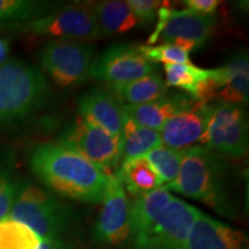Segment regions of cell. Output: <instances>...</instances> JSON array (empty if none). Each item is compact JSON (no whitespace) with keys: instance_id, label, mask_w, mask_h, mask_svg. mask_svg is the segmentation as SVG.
Masks as SVG:
<instances>
[{"instance_id":"cell-1","label":"cell","mask_w":249,"mask_h":249,"mask_svg":"<svg viewBox=\"0 0 249 249\" xmlns=\"http://www.w3.org/2000/svg\"><path fill=\"white\" fill-rule=\"evenodd\" d=\"M29 163L36 178L52 192L86 203H102L111 173L76 152L58 143H43L31 151Z\"/></svg>"},{"instance_id":"cell-2","label":"cell","mask_w":249,"mask_h":249,"mask_svg":"<svg viewBox=\"0 0 249 249\" xmlns=\"http://www.w3.org/2000/svg\"><path fill=\"white\" fill-rule=\"evenodd\" d=\"M48 80L38 67L21 60L0 65V126L26 120L44 105Z\"/></svg>"},{"instance_id":"cell-3","label":"cell","mask_w":249,"mask_h":249,"mask_svg":"<svg viewBox=\"0 0 249 249\" xmlns=\"http://www.w3.org/2000/svg\"><path fill=\"white\" fill-rule=\"evenodd\" d=\"M225 181V160L207 147L195 145L185 149L176 180L163 187L220 211L226 207Z\"/></svg>"},{"instance_id":"cell-4","label":"cell","mask_w":249,"mask_h":249,"mask_svg":"<svg viewBox=\"0 0 249 249\" xmlns=\"http://www.w3.org/2000/svg\"><path fill=\"white\" fill-rule=\"evenodd\" d=\"M9 217L26 224L42 239L68 246L76 219L68 205L33 183H20Z\"/></svg>"},{"instance_id":"cell-5","label":"cell","mask_w":249,"mask_h":249,"mask_svg":"<svg viewBox=\"0 0 249 249\" xmlns=\"http://www.w3.org/2000/svg\"><path fill=\"white\" fill-rule=\"evenodd\" d=\"M0 30L82 43L101 37L91 2L58 5L44 17L26 22L4 24L0 26Z\"/></svg>"},{"instance_id":"cell-6","label":"cell","mask_w":249,"mask_h":249,"mask_svg":"<svg viewBox=\"0 0 249 249\" xmlns=\"http://www.w3.org/2000/svg\"><path fill=\"white\" fill-rule=\"evenodd\" d=\"M58 144L112 173L123 160V138L79 117L62 132Z\"/></svg>"},{"instance_id":"cell-7","label":"cell","mask_w":249,"mask_h":249,"mask_svg":"<svg viewBox=\"0 0 249 249\" xmlns=\"http://www.w3.org/2000/svg\"><path fill=\"white\" fill-rule=\"evenodd\" d=\"M39 62L59 87H71L89 77L95 48L74 40H51L40 49Z\"/></svg>"},{"instance_id":"cell-8","label":"cell","mask_w":249,"mask_h":249,"mask_svg":"<svg viewBox=\"0 0 249 249\" xmlns=\"http://www.w3.org/2000/svg\"><path fill=\"white\" fill-rule=\"evenodd\" d=\"M203 143L208 149L233 160L248 152V120L241 105L218 103L213 105Z\"/></svg>"},{"instance_id":"cell-9","label":"cell","mask_w":249,"mask_h":249,"mask_svg":"<svg viewBox=\"0 0 249 249\" xmlns=\"http://www.w3.org/2000/svg\"><path fill=\"white\" fill-rule=\"evenodd\" d=\"M129 234L130 201L123 183L113 172L108 178L102 208L93 226V240L102 246L119 247L128 242Z\"/></svg>"},{"instance_id":"cell-10","label":"cell","mask_w":249,"mask_h":249,"mask_svg":"<svg viewBox=\"0 0 249 249\" xmlns=\"http://www.w3.org/2000/svg\"><path fill=\"white\" fill-rule=\"evenodd\" d=\"M200 210L180 198L173 197L154 226L141 241L130 249H187L192 226Z\"/></svg>"},{"instance_id":"cell-11","label":"cell","mask_w":249,"mask_h":249,"mask_svg":"<svg viewBox=\"0 0 249 249\" xmlns=\"http://www.w3.org/2000/svg\"><path fill=\"white\" fill-rule=\"evenodd\" d=\"M155 68L143 54L141 45L121 43L93 59L89 77L110 83L128 82L154 73Z\"/></svg>"},{"instance_id":"cell-12","label":"cell","mask_w":249,"mask_h":249,"mask_svg":"<svg viewBox=\"0 0 249 249\" xmlns=\"http://www.w3.org/2000/svg\"><path fill=\"white\" fill-rule=\"evenodd\" d=\"M216 24L214 14H200L189 9H170L157 36V42L163 40V43H171L191 52L208 42Z\"/></svg>"},{"instance_id":"cell-13","label":"cell","mask_w":249,"mask_h":249,"mask_svg":"<svg viewBox=\"0 0 249 249\" xmlns=\"http://www.w3.org/2000/svg\"><path fill=\"white\" fill-rule=\"evenodd\" d=\"M213 105L193 101L165 121L160 129L161 144L185 150L196 142L203 143Z\"/></svg>"},{"instance_id":"cell-14","label":"cell","mask_w":249,"mask_h":249,"mask_svg":"<svg viewBox=\"0 0 249 249\" xmlns=\"http://www.w3.org/2000/svg\"><path fill=\"white\" fill-rule=\"evenodd\" d=\"M209 71L207 80V95L209 102L245 105L249 101V60L247 52L233 55L225 65Z\"/></svg>"},{"instance_id":"cell-15","label":"cell","mask_w":249,"mask_h":249,"mask_svg":"<svg viewBox=\"0 0 249 249\" xmlns=\"http://www.w3.org/2000/svg\"><path fill=\"white\" fill-rule=\"evenodd\" d=\"M80 117L114 136L123 138L124 105L107 87H95L77 99Z\"/></svg>"},{"instance_id":"cell-16","label":"cell","mask_w":249,"mask_h":249,"mask_svg":"<svg viewBox=\"0 0 249 249\" xmlns=\"http://www.w3.org/2000/svg\"><path fill=\"white\" fill-rule=\"evenodd\" d=\"M187 249H248L246 234L200 211L193 224Z\"/></svg>"},{"instance_id":"cell-17","label":"cell","mask_w":249,"mask_h":249,"mask_svg":"<svg viewBox=\"0 0 249 249\" xmlns=\"http://www.w3.org/2000/svg\"><path fill=\"white\" fill-rule=\"evenodd\" d=\"M173 196L163 186L130 202L129 246L141 241L170 203Z\"/></svg>"},{"instance_id":"cell-18","label":"cell","mask_w":249,"mask_h":249,"mask_svg":"<svg viewBox=\"0 0 249 249\" xmlns=\"http://www.w3.org/2000/svg\"><path fill=\"white\" fill-rule=\"evenodd\" d=\"M192 102L189 96L176 95L167 96L156 99L150 103L141 105H124V118L145 128L155 129L160 132L165 121L174 116L177 112L182 110Z\"/></svg>"},{"instance_id":"cell-19","label":"cell","mask_w":249,"mask_h":249,"mask_svg":"<svg viewBox=\"0 0 249 249\" xmlns=\"http://www.w3.org/2000/svg\"><path fill=\"white\" fill-rule=\"evenodd\" d=\"M107 88L124 107L150 103L167 92L166 83L157 71L128 82L108 83Z\"/></svg>"},{"instance_id":"cell-20","label":"cell","mask_w":249,"mask_h":249,"mask_svg":"<svg viewBox=\"0 0 249 249\" xmlns=\"http://www.w3.org/2000/svg\"><path fill=\"white\" fill-rule=\"evenodd\" d=\"M101 36L120 35L138 26V20L127 1L107 0L91 2Z\"/></svg>"},{"instance_id":"cell-21","label":"cell","mask_w":249,"mask_h":249,"mask_svg":"<svg viewBox=\"0 0 249 249\" xmlns=\"http://www.w3.org/2000/svg\"><path fill=\"white\" fill-rule=\"evenodd\" d=\"M114 174L123 183L124 191L135 197L160 187L157 174L143 157L121 161L120 169Z\"/></svg>"},{"instance_id":"cell-22","label":"cell","mask_w":249,"mask_h":249,"mask_svg":"<svg viewBox=\"0 0 249 249\" xmlns=\"http://www.w3.org/2000/svg\"><path fill=\"white\" fill-rule=\"evenodd\" d=\"M158 130L141 127L132 120L124 119L123 127V160L141 158L149 151L160 145Z\"/></svg>"},{"instance_id":"cell-23","label":"cell","mask_w":249,"mask_h":249,"mask_svg":"<svg viewBox=\"0 0 249 249\" xmlns=\"http://www.w3.org/2000/svg\"><path fill=\"white\" fill-rule=\"evenodd\" d=\"M57 6L55 2L38 0H0V26L36 20Z\"/></svg>"},{"instance_id":"cell-24","label":"cell","mask_w":249,"mask_h":249,"mask_svg":"<svg viewBox=\"0 0 249 249\" xmlns=\"http://www.w3.org/2000/svg\"><path fill=\"white\" fill-rule=\"evenodd\" d=\"M166 87L180 88L188 93L193 101L197 97L209 71L193 65H164Z\"/></svg>"},{"instance_id":"cell-25","label":"cell","mask_w":249,"mask_h":249,"mask_svg":"<svg viewBox=\"0 0 249 249\" xmlns=\"http://www.w3.org/2000/svg\"><path fill=\"white\" fill-rule=\"evenodd\" d=\"M42 238L26 224L7 217L0 219V249H39Z\"/></svg>"},{"instance_id":"cell-26","label":"cell","mask_w":249,"mask_h":249,"mask_svg":"<svg viewBox=\"0 0 249 249\" xmlns=\"http://www.w3.org/2000/svg\"><path fill=\"white\" fill-rule=\"evenodd\" d=\"M183 151L185 150H177L160 144L144 156V160L157 174L160 186H166L176 180L181 165Z\"/></svg>"},{"instance_id":"cell-27","label":"cell","mask_w":249,"mask_h":249,"mask_svg":"<svg viewBox=\"0 0 249 249\" xmlns=\"http://www.w3.org/2000/svg\"><path fill=\"white\" fill-rule=\"evenodd\" d=\"M143 54L149 61L164 62V65H192L189 52L171 43H163L158 46L141 45Z\"/></svg>"},{"instance_id":"cell-28","label":"cell","mask_w":249,"mask_h":249,"mask_svg":"<svg viewBox=\"0 0 249 249\" xmlns=\"http://www.w3.org/2000/svg\"><path fill=\"white\" fill-rule=\"evenodd\" d=\"M20 182L14 178L12 171L0 165V219L9 217Z\"/></svg>"},{"instance_id":"cell-29","label":"cell","mask_w":249,"mask_h":249,"mask_svg":"<svg viewBox=\"0 0 249 249\" xmlns=\"http://www.w3.org/2000/svg\"><path fill=\"white\" fill-rule=\"evenodd\" d=\"M133 14L135 15L138 24L143 27H149L157 21L158 11L164 1L160 0H128L127 1Z\"/></svg>"},{"instance_id":"cell-30","label":"cell","mask_w":249,"mask_h":249,"mask_svg":"<svg viewBox=\"0 0 249 249\" xmlns=\"http://www.w3.org/2000/svg\"><path fill=\"white\" fill-rule=\"evenodd\" d=\"M183 4L188 7L189 11L210 15L214 14L220 1H218V0H186V1H183Z\"/></svg>"},{"instance_id":"cell-31","label":"cell","mask_w":249,"mask_h":249,"mask_svg":"<svg viewBox=\"0 0 249 249\" xmlns=\"http://www.w3.org/2000/svg\"><path fill=\"white\" fill-rule=\"evenodd\" d=\"M39 249H71V246L64 244V242L57 241V240L42 239Z\"/></svg>"},{"instance_id":"cell-32","label":"cell","mask_w":249,"mask_h":249,"mask_svg":"<svg viewBox=\"0 0 249 249\" xmlns=\"http://www.w3.org/2000/svg\"><path fill=\"white\" fill-rule=\"evenodd\" d=\"M9 54V44L6 39L0 38V65L7 61Z\"/></svg>"}]
</instances>
